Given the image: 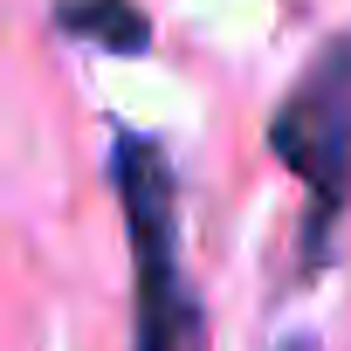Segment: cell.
<instances>
[{"label": "cell", "instance_id": "6da1fadb", "mask_svg": "<svg viewBox=\"0 0 351 351\" xmlns=\"http://www.w3.org/2000/svg\"><path fill=\"white\" fill-rule=\"evenodd\" d=\"M110 180L124 200V234H131V351H207V317L186 282L180 255V186H172V158L124 131L110 152Z\"/></svg>", "mask_w": 351, "mask_h": 351}, {"label": "cell", "instance_id": "7a4b0ae2", "mask_svg": "<svg viewBox=\"0 0 351 351\" xmlns=\"http://www.w3.org/2000/svg\"><path fill=\"white\" fill-rule=\"evenodd\" d=\"M269 145L276 158L310 186V262L324 255V234L344 207V186H351V49H324L317 69L289 90V104L276 110L269 124Z\"/></svg>", "mask_w": 351, "mask_h": 351}, {"label": "cell", "instance_id": "3957f363", "mask_svg": "<svg viewBox=\"0 0 351 351\" xmlns=\"http://www.w3.org/2000/svg\"><path fill=\"white\" fill-rule=\"evenodd\" d=\"M289 351H310V344H289Z\"/></svg>", "mask_w": 351, "mask_h": 351}]
</instances>
